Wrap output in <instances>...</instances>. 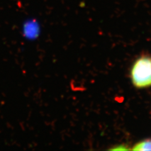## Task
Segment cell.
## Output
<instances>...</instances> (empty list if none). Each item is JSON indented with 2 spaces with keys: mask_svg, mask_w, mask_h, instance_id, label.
Returning a JSON list of instances; mask_svg holds the SVG:
<instances>
[{
  "mask_svg": "<svg viewBox=\"0 0 151 151\" xmlns=\"http://www.w3.org/2000/svg\"><path fill=\"white\" fill-rule=\"evenodd\" d=\"M134 86L143 88L151 86V58L143 56L135 61L131 71Z\"/></svg>",
  "mask_w": 151,
  "mask_h": 151,
  "instance_id": "cell-1",
  "label": "cell"
},
{
  "mask_svg": "<svg viewBox=\"0 0 151 151\" xmlns=\"http://www.w3.org/2000/svg\"><path fill=\"white\" fill-rule=\"evenodd\" d=\"M134 150H151V140H145L140 142L134 145Z\"/></svg>",
  "mask_w": 151,
  "mask_h": 151,
  "instance_id": "cell-3",
  "label": "cell"
},
{
  "mask_svg": "<svg viewBox=\"0 0 151 151\" xmlns=\"http://www.w3.org/2000/svg\"><path fill=\"white\" fill-rule=\"evenodd\" d=\"M40 26L35 20H29L25 22L22 28L23 37L27 40H34L40 35Z\"/></svg>",
  "mask_w": 151,
  "mask_h": 151,
  "instance_id": "cell-2",
  "label": "cell"
}]
</instances>
